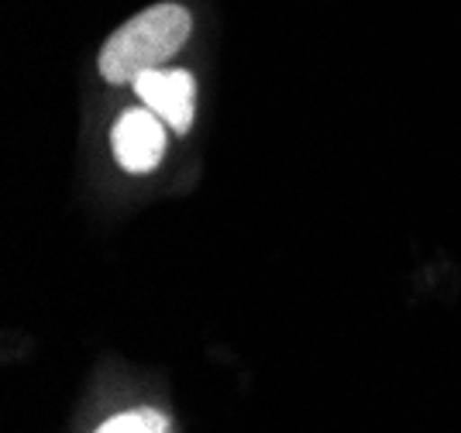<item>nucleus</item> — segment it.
<instances>
[{
	"label": "nucleus",
	"instance_id": "1",
	"mask_svg": "<svg viewBox=\"0 0 461 433\" xmlns=\"http://www.w3.org/2000/svg\"><path fill=\"white\" fill-rule=\"evenodd\" d=\"M190 11L179 4H155L121 24L100 49V73L111 83H135L141 73L158 69L190 38Z\"/></svg>",
	"mask_w": 461,
	"mask_h": 433
},
{
	"label": "nucleus",
	"instance_id": "3",
	"mask_svg": "<svg viewBox=\"0 0 461 433\" xmlns=\"http://www.w3.org/2000/svg\"><path fill=\"white\" fill-rule=\"evenodd\" d=\"M138 96L149 104V111H155L173 131L186 134L193 124V76L183 69H149L135 79Z\"/></svg>",
	"mask_w": 461,
	"mask_h": 433
},
{
	"label": "nucleus",
	"instance_id": "4",
	"mask_svg": "<svg viewBox=\"0 0 461 433\" xmlns=\"http://www.w3.org/2000/svg\"><path fill=\"white\" fill-rule=\"evenodd\" d=\"M96 433H169L166 416L155 410H135V413H121L107 419Z\"/></svg>",
	"mask_w": 461,
	"mask_h": 433
},
{
	"label": "nucleus",
	"instance_id": "2",
	"mask_svg": "<svg viewBox=\"0 0 461 433\" xmlns=\"http://www.w3.org/2000/svg\"><path fill=\"white\" fill-rule=\"evenodd\" d=\"M111 141H114V158L121 162V169L128 172L155 169L166 155V128L158 124L155 111L121 113Z\"/></svg>",
	"mask_w": 461,
	"mask_h": 433
}]
</instances>
